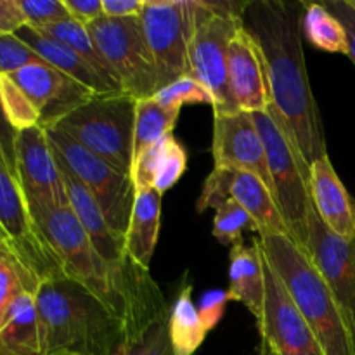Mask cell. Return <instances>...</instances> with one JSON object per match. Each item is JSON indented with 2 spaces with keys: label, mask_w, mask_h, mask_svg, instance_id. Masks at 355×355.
Wrapping results in <instances>:
<instances>
[{
  "label": "cell",
  "mask_w": 355,
  "mask_h": 355,
  "mask_svg": "<svg viewBox=\"0 0 355 355\" xmlns=\"http://www.w3.org/2000/svg\"><path fill=\"white\" fill-rule=\"evenodd\" d=\"M307 225V257L328 284L355 340V239L345 241L329 231L319 218L314 203L309 210Z\"/></svg>",
  "instance_id": "14"
},
{
  "label": "cell",
  "mask_w": 355,
  "mask_h": 355,
  "mask_svg": "<svg viewBox=\"0 0 355 355\" xmlns=\"http://www.w3.org/2000/svg\"><path fill=\"white\" fill-rule=\"evenodd\" d=\"M35 302L49 355H118L123 349V321L76 281H42Z\"/></svg>",
  "instance_id": "2"
},
{
  "label": "cell",
  "mask_w": 355,
  "mask_h": 355,
  "mask_svg": "<svg viewBox=\"0 0 355 355\" xmlns=\"http://www.w3.org/2000/svg\"><path fill=\"white\" fill-rule=\"evenodd\" d=\"M45 132L54 151L61 156L62 162L78 177L80 182L99 205L111 231L125 239L135 200L132 177L118 172L110 163L101 159L58 128Z\"/></svg>",
  "instance_id": "8"
},
{
  "label": "cell",
  "mask_w": 355,
  "mask_h": 355,
  "mask_svg": "<svg viewBox=\"0 0 355 355\" xmlns=\"http://www.w3.org/2000/svg\"><path fill=\"white\" fill-rule=\"evenodd\" d=\"M16 170L30 214L69 207L61 170L42 127L17 132Z\"/></svg>",
  "instance_id": "13"
},
{
  "label": "cell",
  "mask_w": 355,
  "mask_h": 355,
  "mask_svg": "<svg viewBox=\"0 0 355 355\" xmlns=\"http://www.w3.org/2000/svg\"><path fill=\"white\" fill-rule=\"evenodd\" d=\"M227 297L229 302H241L252 312L257 322H262L266 309V276L259 238H253L250 246L243 241V238L231 246Z\"/></svg>",
  "instance_id": "20"
},
{
  "label": "cell",
  "mask_w": 355,
  "mask_h": 355,
  "mask_svg": "<svg viewBox=\"0 0 355 355\" xmlns=\"http://www.w3.org/2000/svg\"><path fill=\"white\" fill-rule=\"evenodd\" d=\"M252 114L263 146L274 186V200L291 232V243L307 255L309 210H311V170L281 125L272 106Z\"/></svg>",
  "instance_id": "4"
},
{
  "label": "cell",
  "mask_w": 355,
  "mask_h": 355,
  "mask_svg": "<svg viewBox=\"0 0 355 355\" xmlns=\"http://www.w3.org/2000/svg\"><path fill=\"white\" fill-rule=\"evenodd\" d=\"M311 198L326 227L345 241L355 239V201L333 168L329 156L311 166Z\"/></svg>",
  "instance_id": "19"
},
{
  "label": "cell",
  "mask_w": 355,
  "mask_h": 355,
  "mask_svg": "<svg viewBox=\"0 0 355 355\" xmlns=\"http://www.w3.org/2000/svg\"><path fill=\"white\" fill-rule=\"evenodd\" d=\"M16 35L24 42V44L30 45L47 64L54 66L55 69L62 71L64 75L71 76V78L76 80L78 83L89 87V89L92 90V92H96L97 96L123 92L120 87H116L114 83H111L110 80L104 78L89 61H85L82 55H78L75 51L66 47L61 42L45 37L44 33H40V31L35 30V28L28 26V24L21 28L19 31H16Z\"/></svg>",
  "instance_id": "21"
},
{
  "label": "cell",
  "mask_w": 355,
  "mask_h": 355,
  "mask_svg": "<svg viewBox=\"0 0 355 355\" xmlns=\"http://www.w3.org/2000/svg\"><path fill=\"white\" fill-rule=\"evenodd\" d=\"M40 283L12 250L0 248V328L14 302L26 293H37Z\"/></svg>",
  "instance_id": "28"
},
{
  "label": "cell",
  "mask_w": 355,
  "mask_h": 355,
  "mask_svg": "<svg viewBox=\"0 0 355 355\" xmlns=\"http://www.w3.org/2000/svg\"><path fill=\"white\" fill-rule=\"evenodd\" d=\"M302 33L321 51L349 55V37L345 28L322 3H305Z\"/></svg>",
  "instance_id": "27"
},
{
  "label": "cell",
  "mask_w": 355,
  "mask_h": 355,
  "mask_svg": "<svg viewBox=\"0 0 355 355\" xmlns=\"http://www.w3.org/2000/svg\"><path fill=\"white\" fill-rule=\"evenodd\" d=\"M263 255V253H262ZM266 309L259 324V355H324L279 276L263 257Z\"/></svg>",
  "instance_id": "11"
},
{
  "label": "cell",
  "mask_w": 355,
  "mask_h": 355,
  "mask_svg": "<svg viewBox=\"0 0 355 355\" xmlns=\"http://www.w3.org/2000/svg\"><path fill=\"white\" fill-rule=\"evenodd\" d=\"M26 24V17L17 0H0V37L16 33Z\"/></svg>",
  "instance_id": "40"
},
{
  "label": "cell",
  "mask_w": 355,
  "mask_h": 355,
  "mask_svg": "<svg viewBox=\"0 0 355 355\" xmlns=\"http://www.w3.org/2000/svg\"><path fill=\"white\" fill-rule=\"evenodd\" d=\"M186 168V149L173 137V134H168L135 159L130 177L134 180L135 189L155 187L163 194L175 186Z\"/></svg>",
  "instance_id": "22"
},
{
  "label": "cell",
  "mask_w": 355,
  "mask_h": 355,
  "mask_svg": "<svg viewBox=\"0 0 355 355\" xmlns=\"http://www.w3.org/2000/svg\"><path fill=\"white\" fill-rule=\"evenodd\" d=\"M170 311L163 312L141 335L127 340L118 355H175L168 331Z\"/></svg>",
  "instance_id": "31"
},
{
  "label": "cell",
  "mask_w": 355,
  "mask_h": 355,
  "mask_svg": "<svg viewBox=\"0 0 355 355\" xmlns=\"http://www.w3.org/2000/svg\"><path fill=\"white\" fill-rule=\"evenodd\" d=\"M54 151V148H52ZM55 162H58L59 170H61L62 180H64L66 194H68L69 207L75 214L76 220L87 232L92 245L99 252V255L110 263L111 267L118 270H123L130 266L132 260L125 253V239L114 234L111 227L107 225L99 205L92 198V194L87 191V187L80 182L78 177L68 168L61 156L54 151Z\"/></svg>",
  "instance_id": "18"
},
{
  "label": "cell",
  "mask_w": 355,
  "mask_h": 355,
  "mask_svg": "<svg viewBox=\"0 0 355 355\" xmlns=\"http://www.w3.org/2000/svg\"><path fill=\"white\" fill-rule=\"evenodd\" d=\"M179 114L180 110L162 106L155 97L137 101V104H135L134 158H132V165L146 149L151 148L153 144H156L165 135L173 134Z\"/></svg>",
  "instance_id": "26"
},
{
  "label": "cell",
  "mask_w": 355,
  "mask_h": 355,
  "mask_svg": "<svg viewBox=\"0 0 355 355\" xmlns=\"http://www.w3.org/2000/svg\"><path fill=\"white\" fill-rule=\"evenodd\" d=\"M232 198L253 220V231L262 234H281L291 241L286 220L277 208L276 200L259 177L248 172L214 168L205 180L198 200V211L215 208L222 200Z\"/></svg>",
  "instance_id": "12"
},
{
  "label": "cell",
  "mask_w": 355,
  "mask_h": 355,
  "mask_svg": "<svg viewBox=\"0 0 355 355\" xmlns=\"http://www.w3.org/2000/svg\"><path fill=\"white\" fill-rule=\"evenodd\" d=\"M68 9L69 17L78 21L83 26H89L94 21L104 16L103 0H62Z\"/></svg>",
  "instance_id": "39"
},
{
  "label": "cell",
  "mask_w": 355,
  "mask_h": 355,
  "mask_svg": "<svg viewBox=\"0 0 355 355\" xmlns=\"http://www.w3.org/2000/svg\"><path fill=\"white\" fill-rule=\"evenodd\" d=\"M52 355H76V354H71V352H55V354H52Z\"/></svg>",
  "instance_id": "43"
},
{
  "label": "cell",
  "mask_w": 355,
  "mask_h": 355,
  "mask_svg": "<svg viewBox=\"0 0 355 355\" xmlns=\"http://www.w3.org/2000/svg\"><path fill=\"white\" fill-rule=\"evenodd\" d=\"M305 3L253 0L243 12V26L262 49L270 89V106L297 148L305 166L328 155L319 107L312 94L302 44Z\"/></svg>",
  "instance_id": "1"
},
{
  "label": "cell",
  "mask_w": 355,
  "mask_h": 355,
  "mask_svg": "<svg viewBox=\"0 0 355 355\" xmlns=\"http://www.w3.org/2000/svg\"><path fill=\"white\" fill-rule=\"evenodd\" d=\"M45 62L16 33L0 37V75H12L31 64Z\"/></svg>",
  "instance_id": "34"
},
{
  "label": "cell",
  "mask_w": 355,
  "mask_h": 355,
  "mask_svg": "<svg viewBox=\"0 0 355 355\" xmlns=\"http://www.w3.org/2000/svg\"><path fill=\"white\" fill-rule=\"evenodd\" d=\"M229 304L227 290H211L208 291L207 295L201 297L200 307H198V312H200V318L203 321L205 328L210 333L215 326L220 322V319L224 318L225 305Z\"/></svg>",
  "instance_id": "36"
},
{
  "label": "cell",
  "mask_w": 355,
  "mask_h": 355,
  "mask_svg": "<svg viewBox=\"0 0 355 355\" xmlns=\"http://www.w3.org/2000/svg\"><path fill=\"white\" fill-rule=\"evenodd\" d=\"M248 2L194 0V28L191 37V75L214 96V113L239 111L227 83V52L232 37L243 24Z\"/></svg>",
  "instance_id": "5"
},
{
  "label": "cell",
  "mask_w": 355,
  "mask_h": 355,
  "mask_svg": "<svg viewBox=\"0 0 355 355\" xmlns=\"http://www.w3.org/2000/svg\"><path fill=\"white\" fill-rule=\"evenodd\" d=\"M146 0H103L104 16L114 19L125 17H141Z\"/></svg>",
  "instance_id": "41"
},
{
  "label": "cell",
  "mask_w": 355,
  "mask_h": 355,
  "mask_svg": "<svg viewBox=\"0 0 355 355\" xmlns=\"http://www.w3.org/2000/svg\"><path fill=\"white\" fill-rule=\"evenodd\" d=\"M257 238L263 257L279 276L324 355H355V340L345 315L311 259L281 234Z\"/></svg>",
  "instance_id": "3"
},
{
  "label": "cell",
  "mask_w": 355,
  "mask_h": 355,
  "mask_svg": "<svg viewBox=\"0 0 355 355\" xmlns=\"http://www.w3.org/2000/svg\"><path fill=\"white\" fill-rule=\"evenodd\" d=\"M156 101L165 107H175L182 110L184 104H211L214 106V96L210 90L198 82L193 75L182 76L170 85L163 87L155 94Z\"/></svg>",
  "instance_id": "33"
},
{
  "label": "cell",
  "mask_w": 355,
  "mask_h": 355,
  "mask_svg": "<svg viewBox=\"0 0 355 355\" xmlns=\"http://www.w3.org/2000/svg\"><path fill=\"white\" fill-rule=\"evenodd\" d=\"M227 83L239 111H266L272 103L262 49L243 24L229 44Z\"/></svg>",
  "instance_id": "17"
},
{
  "label": "cell",
  "mask_w": 355,
  "mask_h": 355,
  "mask_svg": "<svg viewBox=\"0 0 355 355\" xmlns=\"http://www.w3.org/2000/svg\"><path fill=\"white\" fill-rule=\"evenodd\" d=\"M87 28L125 94L139 101L158 92L155 58L146 40L141 17L114 19L101 16Z\"/></svg>",
  "instance_id": "7"
},
{
  "label": "cell",
  "mask_w": 355,
  "mask_h": 355,
  "mask_svg": "<svg viewBox=\"0 0 355 355\" xmlns=\"http://www.w3.org/2000/svg\"><path fill=\"white\" fill-rule=\"evenodd\" d=\"M215 168L239 170L259 177L274 196V186L267 165L266 146L252 114L246 111L214 113L211 141Z\"/></svg>",
  "instance_id": "16"
},
{
  "label": "cell",
  "mask_w": 355,
  "mask_h": 355,
  "mask_svg": "<svg viewBox=\"0 0 355 355\" xmlns=\"http://www.w3.org/2000/svg\"><path fill=\"white\" fill-rule=\"evenodd\" d=\"M38 31H40V33H44L45 37L54 38V40L61 42V44H64L66 47H69L71 51H75L76 54L82 55L85 61H89L90 64H92L94 68H96L97 71L104 76V78L110 80L111 83H114V85L120 87L121 89L120 82L116 80L114 73L111 71L110 66L106 64V61H104L103 55H101V52L97 51L96 44H94L92 37H90V33H89V28L83 26V24H80L78 21L68 17V19H62V21H59V23L49 24V26L40 28Z\"/></svg>",
  "instance_id": "29"
},
{
  "label": "cell",
  "mask_w": 355,
  "mask_h": 355,
  "mask_svg": "<svg viewBox=\"0 0 355 355\" xmlns=\"http://www.w3.org/2000/svg\"><path fill=\"white\" fill-rule=\"evenodd\" d=\"M0 229L14 253L40 281L68 277L58 253L35 225L17 177L0 162Z\"/></svg>",
  "instance_id": "10"
},
{
  "label": "cell",
  "mask_w": 355,
  "mask_h": 355,
  "mask_svg": "<svg viewBox=\"0 0 355 355\" xmlns=\"http://www.w3.org/2000/svg\"><path fill=\"white\" fill-rule=\"evenodd\" d=\"M350 2H352V6L355 7V0H350Z\"/></svg>",
  "instance_id": "44"
},
{
  "label": "cell",
  "mask_w": 355,
  "mask_h": 355,
  "mask_svg": "<svg viewBox=\"0 0 355 355\" xmlns=\"http://www.w3.org/2000/svg\"><path fill=\"white\" fill-rule=\"evenodd\" d=\"M16 139L17 132L10 127L6 113H3L2 103H0V162L17 177L16 170Z\"/></svg>",
  "instance_id": "38"
},
{
  "label": "cell",
  "mask_w": 355,
  "mask_h": 355,
  "mask_svg": "<svg viewBox=\"0 0 355 355\" xmlns=\"http://www.w3.org/2000/svg\"><path fill=\"white\" fill-rule=\"evenodd\" d=\"M215 210L214 236L222 245H234L243 238L245 229L253 231V220L232 198L222 200Z\"/></svg>",
  "instance_id": "32"
},
{
  "label": "cell",
  "mask_w": 355,
  "mask_h": 355,
  "mask_svg": "<svg viewBox=\"0 0 355 355\" xmlns=\"http://www.w3.org/2000/svg\"><path fill=\"white\" fill-rule=\"evenodd\" d=\"M0 248H10V250H12V246H10L9 239H7V236L3 234L2 229H0ZM12 252H14V250H12Z\"/></svg>",
  "instance_id": "42"
},
{
  "label": "cell",
  "mask_w": 355,
  "mask_h": 355,
  "mask_svg": "<svg viewBox=\"0 0 355 355\" xmlns=\"http://www.w3.org/2000/svg\"><path fill=\"white\" fill-rule=\"evenodd\" d=\"M40 114V127L51 130L68 114L89 103L96 92L47 62L31 64L9 75Z\"/></svg>",
  "instance_id": "15"
},
{
  "label": "cell",
  "mask_w": 355,
  "mask_h": 355,
  "mask_svg": "<svg viewBox=\"0 0 355 355\" xmlns=\"http://www.w3.org/2000/svg\"><path fill=\"white\" fill-rule=\"evenodd\" d=\"M322 6L342 23L349 37V58L355 64V7L350 0H326Z\"/></svg>",
  "instance_id": "37"
},
{
  "label": "cell",
  "mask_w": 355,
  "mask_h": 355,
  "mask_svg": "<svg viewBox=\"0 0 355 355\" xmlns=\"http://www.w3.org/2000/svg\"><path fill=\"white\" fill-rule=\"evenodd\" d=\"M170 342L175 355H194L207 338L208 331L193 302V286L179 291L168 318Z\"/></svg>",
  "instance_id": "25"
},
{
  "label": "cell",
  "mask_w": 355,
  "mask_h": 355,
  "mask_svg": "<svg viewBox=\"0 0 355 355\" xmlns=\"http://www.w3.org/2000/svg\"><path fill=\"white\" fill-rule=\"evenodd\" d=\"M0 355H49L33 293L14 302L0 328Z\"/></svg>",
  "instance_id": "24"
},
{
  "label": "cell",
  "mask_w": 355,
  "mask_h": 355,
  "mask_svg": "<svg viewBox=\"0 0 355 355\" xmlns=\"http://www.w3.org/2000/svg\"><path fill=\"white\" fill-rule=\"evenodd\" d=\"M0 103L10 127L16 132L40 127V114L9 75H0Z\"/></svg>",
  "instance_id": "30"
},
{
  "label": "cell",
  "mask_w": 355,
  "mask_h": 355,
  "mask_svg": "<svg viewBox=\"0 0 355 355\" xmlns=\"http://www.w3.org/2000/svg\"><path fill=\"white\" fill-rule=\"evenodd\" d=\"M137 99L125 92L94 96L54 128L69 135L118 172L130 175Z\"/></svg>",
  "instance_id": "6"
},
{
  "label": "cell",
  "mask_w": 355,
  "mask_h": 355,
  "mask_svg": "<svg viewBox=\"0 0 355 355\" xmlns=\"http://www.w3.org/2000/svg\"><path fill=\"white\" fill-rule=\"evenodd\" d=\"M162 218V193L155 187L135 189L130 222L125 234V253L141 269L149 270Z\"/></svg>",
  "instance_id": "23"
},
{
  "label": "cell",
  "mask_w": 355,
  "mask_h": 355,
  "mask_svg": "<svg viewBox=\"0 0 355 355\" xmlns=\"http://www.w3.org/2000/svg\"><path fill=\"white\" fill-rule=\"evenodd\" d=\"M28 26L40 30L49 24L68 19L69 12L62 0H17Z\"/></svg>",
  "instance_id": "35"
},
{
  "label": "cell",
  "mask_w": 355,
  "mask_h": 355,
  "mask_svg": "<svg viewBox=\"0 0 355 355\" xmlns=\"http://www.w3.org/2000/svg\"><path fill=\"white\" fill-rule=\"evenodd\" d=\"M141 21L155 58L158 90L191 75L194 0H146Z\"/></svg>",
  "instance_id": "9"
}]
</instances>
